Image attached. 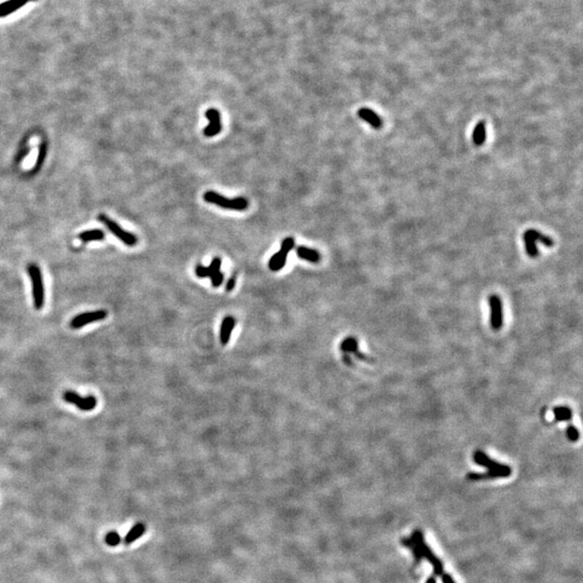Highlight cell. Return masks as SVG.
<instances>
[{
	"instance_id": "1",
	"label": "cell",
	"mask_w": 583,
	"mask_h": 583,
	"mask_svg": "<svg viewBox=\"0 0 583 583\" xmlns=\"http://www.w3.org/2000/svg\"><path fill=\"white\" fill-rule=\"evenodd\" d=\"M203 199L206 202H208V203H213L223 208L236 209V211H243V209L247 208L248 206V201L242 197L228 199L215 191H206L203 194Z\"/></svg>"
},
{
	"instance_id": "2",
	"label": "cell",
	"mask_w": 583,
	"mask_h": 583,
	"mask_svg": "<svg viewBox=\"0 0 583 583\" xmlns=\"http://www.w3.org/2000/svg\"><path fill=\"white\" fill-rule=\"evenodd\" d=\"M410 540L417 547L419 552H420L422 558L425 557L426 559H428V561L432 564L434 573L438 574V576L442 574L443 573V564L440 559L433 554V552L431 551L429 546H428V544L426 543L421 531H415L413 536L410 537Z\"/></svg>"
},
{
	"instance_id": "3",
	"label": "cell",
	"mask_w": 583,
	"mask_h": 583,
	"mask_svg": "<svg viewBox=\"0 0 583 583\" xmlns=\"http://www.w3.org/2000/svg\"><path fill=\"white\" fill-rule=\"evenodd\" d=\"M27 271L30 280H32L34 306L37 310H40L44 304V286L40 268L35 265V263H32V265L28 266Z\"/></svg>"
},
{
	"instance_id": "4",
	"label": "cell",
	"mask_w": 583,
	"mask_h": 583,
	"mask_svg": "<svg viewBox=\"0 0 583 583\" xmlns=\"http://www.w3.org/2000/svg\"><path fill=\"white\" fill-rule=\"evenodd\" d=\"M98 220L100 223H103L105 226L108 228L114 236H116L118 238L120 241L124 244H127L128 246H134L137 243V238L136 236L132 235V233L126 231L124 229H122L118 224L115 223L113 220H111L110 217H107L106 215H99L98 216Z\"/></svg>"
},
{
	"instance_id": "5",
	"label": "cell",
	"mask_w": 583,
	"mask_h": 583,
	"mask_svg": "<svg viewBox=\"0 0 583 583\" xmlns=\"http://www.w3.org/2000/svg\"><path fill=\"white\" fill-rule=\"evenodd\" d=\"M63 399L69 403V404H73L77 408H79L80 410L83 411H89L94 409L97 401L93 395L90 396H85V398H82L79 394H77L74 391H65L63 394Z\"/></svg>"
},
{
	"instance_id": "6",
	"label": "cell",
	"mask_w": 583,
	"mask_h": 583,
	"mask_svg": "<svg viewBox=\"0 0 583 583\" xmlns=\"http://www.w3.org/2000/svg\"><path fill=\"white\" fill-rule=\"evenodd\" d=\"M106 316H107V312L105 310H102V309L95 310V311H90V312L80 313V314H78L77 316H75L71 321V328L74 330L81 329L89 323L104 320Z\"/></svg>"
},
{
	"instance_id": "7",
	"label": "cell",
	"mask_w": 583,
	"mask_h": 583,
	"mask_svg": "<svg viewBox=\"0 0 583 583\" xmlns=\"http://www.w3.org/2000/svg\"><path fill=\"white\" fill-rule=\"evenodd\" d=\"M489 306H491V325L492 329L495 331H498L501 329L503 324V315H502V302L499 296L497 295H492L489 297Z\"/></svg>"
},
{
	"instance_id": "8",
	"label": "cell",
	"mask_w": 583,
	"mask_h": 583,
	"mask_svg": "<svg viewBox=\"0 0 583 583\" xmlns=\"http://www.w3.org/2000/svg\"><path fill=\"white\" fill-rule=\"evenodd\" d=\"M205 117L208 120V126L203 130V134L207 137H213L222 131L221 114L214 108H209L205 113Z\"/></svg>"
},
{
	"instance_id": "9",
	"label": "cell",
	"mask_w": 583,
	"mask_h": 583,
	"mask_svg": "<svg viewBox=\"0 0 583 583\" xmlns=\"http://www.w3.org/2000/svg\"><path fill=\"white\" fill-rule=\"evenodd\" d=\"M512 470L510 466L508 465L507 468L504 469H493V470H488L487 473L485 474H480V473H469L466 478L471 481H480V480H486V479H499V478H509L511 475Z\"/></svg>"
},
{
	"instance_id": "10",
	"label": "cell",
	"mask_w": 583,
	"mask_h": 583,
	"mask_svg": "<svg viewBox=\"0 0 583 583\" xmlns=\"http://www.w3.org/2000/svg\"><path fill=\"white\" fill-rule=\"evenodd\" d=\"M357 116H359V118H361L363 121L370 124V127L373 129L379 130L383 127V120L379 117V115L376 114L374 111L369 110L367 107L360 108V110L357 111Z\"/></svg>"
},
{
	"instance_id": "11",
	"label": "cell",
	"mask_w": 583,
	"mask_h": 583,
	"mask_svg": "<svg viewBox=\"0 0 583 583\" xmlns=\"http://www.w3.org/2000/svg\"><path fill=\"white\" fill-rule=\"evenodd\" d=\"M473 459L475 461L476 464L482 465V466H485L488 470H493V469H504L507 468V464H502L497 462L495 460H493L492 458H489L484 452H482V450H476L475 453L473 455Z\"/></svg>"
},
{
	"instance_id": "12",
	"label": "cell",
	"mask_w": 583,
	"mask_h": 583,
	"mask_svg": "<svg viewBox=\"0 0 583 583\" xmlns=\"http://www.w3.org/2000/svg\"><path fill=\"white\" fill-rule=\"evenodd\" d=\"M222 267V259L220 257H215L209 263L208 267H204L202 265H197L196 267V275L199 278H211L216 272L221 271Z\"/></svg>"
},
{
	"instance_id": "13",
	"label": "cell",
	"mask_w": 583,
	"mask_h": 583,
	"mask_svg": "<svg viewBox=\"0 0 583 583\" xmlns=\"http://www.w3.org/2000/svg\"><path fill=\"white\" fill-rule=\"evenodd\" d=\"M29 2H36V0H8V2L0 4V18L8 17L11 13L18 11Z\"/></svg>"
},
{
	"instance_id": "14",
	"label": "cell",
	"mask_w": 583,
	"mask_h": 583,
	"mask_svg": "<svg viewBox=\"0 0 583 583\" xmlns=\"http://www.w3.org/2000/svg\"><path fill=\"white\" fill-rule=\"evenodd\" d=\"M235 325H236L235 317L228 315L224 319L221 325V333H220V339L222 345L225 346L229 343L232 331L235 329Z\"/></svg>"
},
{
	"instance_id": "15",
	"label": "cell",
	"mask_w": 583,
	"mask_h": 583,
	"mask_svg": "<svg viewBox=\"0 0 583 583\" xmlns=\"http://www.w3.org/2000/svg\"><path fill=\"white\" fill-rule=\"evenodd\" d=\"M296 254L299 258L301 259H305L307 261L310 262H313L316 263L320 261L321 259V255L317 251L312 250V248H309L307 246H298L297 250H296Z\"/></svg>"
},
{
	"instance_id": "16",
	"label": "cell",
	"mask_w": 583,
	"mask_h": 583,
	"mask_svg": "<svg viewBox=\"0 0 583 583\" xmlns=\"http://www.w3.org/2000/svg\"><path fill=\"white\" fill-rule=\"evenodd\" d=\"M286 257H287V254L281 250L277 252L275 255H272V257L269 259V262H268L269 269L274 272L281 270L285 266Z\"/></svg>"
},
{
	"instance_id": "17",
	"label": "cell",
	"mask_w": 583,
	"mask_h": 583,
	"mask_svg": "<svg viewBox=\"0 0 583 583\" xmlns=\"http://www.w3.org/2000/svg\"><path fill=\"white\" fill-rule=\"evenodd\" d=\"M472 138L475 146H482L484 144L486 139V124L484 121H480L476 123L475 128L473 130Z\"/></svg>"
},
{
	"instance_id": "18",
	"label": "cell",
	"mask_w": 583,
	"mask_h": 583,
	"mask_svg": "<svg viewBox=\"0 0 583 583\" xmlns=\"http://www.w3.org/2000/svg\"><path fill=\"white\" fill-rule=\"evenodd\" d=\"M146 531V527L144 524L142 523H138L136 525H134L133 527L131 528L130 532L127 534L126 538H124V543L126 544H131L133 543L134 541H136L141 536H143L145 534Z\"/></svg>"
},
{
	"instance_id": "19",
	"label": "cell",
	"mask_w": 583,
	"mask_h": 583,
	"mask_svg": "<svg viewBox=\"0 0 583 583\" xmlns=\"http://www.w3.org/2000/svg\"><path fill=\"white\" fill-rule=\"evenodd\" d=\"M523 239L525 241V247H526V253L527 255L529 256L532 258H536L537 256L539 255V251L537 248V245H536V241L535 239L529 235V233L527 232V230L524 232L523 235Z\"/></svg>"
},
{
	"instance_id": "20",
	"label": "cell",
	"mask_w": 583,
	"mask_h": 583,
	"mask_svg": "<svg viewBox=\"0 0 583 583\" xmlns=\"http://www.w3.org/2000/svg\"><path fill=\"white\" fill-rule=\"evenodd\" d=\"M105 238L104 231L99 229L94 230H87L83 231L79 235V239L82 242H91V241H102Z\"/></svg>"
},
{
	"instance_id": "21",
	"label": "cell",
	"mask_w": 583,
	"mask_h": 583,
	"mask_svg": "<svg viewBox=\"0 0 583 583\" xmlns=\"http://www.w3.org/2000/svg\"><path fill=\"white\" fill-rule=\"evenodd\" d=\"M556 421H569L572 418V410L568 406H557L553 409Z\"/></svg>"
},
{
	"instance_id": "22",
	"label": "cell",
	"mask_w": 583,
	"mask_h": 583,
	"mask_svg": "<svg viewBox=\"0 0 583 583\" xmlns=\"http://www.w3.org/2000/svg\"><path fill=\"white\" fill-rule=\"evenodd\" d=\"M527 232L529 233V235L535 239L536 242H537V241H540V242H541L542 244L546 245L547 247H552V246L554 245V241L552 240V238H550V237H548V236H546V235H543L542 232H540V231H538V230H536V229H528Z\"/></svg>"
},
{
	"instance_id": "23",
	"label": "cell",
	"mask_w": 583,
	"mask_h": 583,
	"mask_svg": "<svg viewBox=\"0 0 583 583\" xmlns=\"http://www.w3.org/2000/svg\"><path fill=\"white\" fill-rule=\"evenodd\" d=\"M340 350L344 352H352L354 353L357 351V340L354 337H347L344 339L343 343L340 344Z\"/></svg>"
},
{
	"instance_id": "24",
	"label": "cell",
	"mask_w": 583,
	"mask_h": 583,
	"mask_svg": "<svg viewBox=\"0 0 583 583\" xmlns=\"http://www.w3.org/2000/svg\"><path fill=\"white\" fill-rule=\"evenodd\" d=\"M105 540H106V543L108 544V546L116 547V546H118V544L120 543L121 538H120V535H119V534H117L116 532H111V533H108V534L106 535Z\"/></svg>"
},
{
	"instance_id": "25",
	"label": "cell",
	"mask_w": 583,
	"mask_h": 583,
	"mask_svg": "<svg viewBox=\"0 0 583 583\" xmlns=\"http://www.w3.org/2000/svg\"><path fill=\"white\" fill-rule=\"evenodd\" d=\"M566 433H567V438H568V440L571 442H577L580 438V433H579L578 429L572 425H569L568 427H567Z\"/></svg>"
},
{
	"instance_id": "26",
	"label": "cell",
	"mask_w": 583,
	"mask_h": 583,
	"mask_svg": "<svg viewBox=\"0 0 583 583\" xmlns=\"http://www.w3.org/2000/svg\"><path fill=\"white\" fill-rule=\"evenodd\" d=\"M294 246H295V241H294V239H293L292 237H287V238H285V239L282 241L281 248H280V250L283 251V252L286 253V254H289V253L293 250Z\"/></svg>"
},
{
	"instance_id": "27",
	"label": "cell",
	"mask_w": 583,
	"mask_h": 583,
	"mask_svg": "<svg viewBox=\"0 0 583 583\" xmlns=\"http://www.w3.org/2000/svg\"><path fill=\"white\" fill-rule=\"evenodd\" d=\"M45 155H46V144L43 142L40 146V149H39V154H38V158H37V163L35 166V170H38V167L41 166V163L43 162Z\"/></svg>"
},
{
	"instance_id": "28",
	"label": "cell",
	"mask_w": 583,
	"mask_h": 583,
	"mask_svg": "<svg viewBox=\"0 0 583 583\" xmlns=\"http://www.w3.org/2000/svg\"><path fill=\"white\" fill-rule=\"evenodd\" d=\"M209 279H211V283L214 287H219V286H221V284L224 281V275H223L222 271H219Z\"/></svg>"
},
{
	"instance_id": "29",
	"label": "cell",
	"mask_w": 583,
	"mask_h": 583,
	"mask_svg": "<svg viewBox=\"0 0 583 583\" xmlns=\"http://www.w3.org/2000/svg\"><path fill=\"white\" fill-rule=\"evenodd\" d=\"M354 355L357 357V359H360V360H362V361L374 362V360H372V357H369V356H367V355H365V354L361 353L360 351H355V352H354Z\"/></svg>"
},
{
	"instance_id": "30",
	"label": "cell",
	"mask_w": 583,
	"mask_h": 583,
	"mask_svg": "<svg viewBox=\"0 0 583 583\" xmlns=\"http://www.w3.org/2000/svg\"><path fill=\"white\" fill-rule=\"evenodd\" d=\"M441 576H442V582L443 583H456L454 578L448 573H442Z\"/></svg>"
},
{
	"instance_id": "31",
	"label": "cell",
	"mask_w": 583,
	"mask_h": 583,
	"mask_svg": "<svg viewBox=\"0 0 583 583\" xmlns=\"http://www.w3.org/2000/svg\"><path fill=\"white\" fill-rule=\"evenodd\" d=\"M235 285H236V278L232 277L228 280V282L226 284V291L231 292L233 290V287H235Z\"/></svg>"
},
{
	"instance_id": "32",
	"label": "cell",
	"mask_w": 583,
	"mask_h": 583,
	"mask_svg": "<svg viewBox=\"0 0 583 583\" xmlns=\"http://www.w3.org/2000/svg\"><path fill=\"white\" fill-rule=\"evenodd\" d=\"M28 150H29L28 148H25L24 150H23V152H20V154L18 155V162H19L21 159H23V158L25 157V155L28 153Z\"/></svg>"
},
{
	"instance_id": "33",
	"label": "cell",
	"mask_w": 583,
	"mask_h": 583,
	"mask_svg": "<svg viewBox=\"0 0 583 583\" xmlns=\"http://www.w3.org/2000/svg\"><path fill=\"white\" fill-rule=\"evenodd\" d=\"M344 362H345V363H346V364H347V365H351V364H352V362H351V360H349V357H348V355H345V356H344Z\"/></svg>"
},
{
	"instance_id": "34",
	"label": "cell",
	"mask_w": 583,
	"mask_h": 583,
	"mask_svg": "<svg viewBox=\"0 0 583 583\" xmlns=\"http://www.w3.org/2000/svg\"><path fill=\"white\" fill-rule=\"evenodd\" d=\"M426 583H437V580H435L433 577H431V578H429V579L427 580Z\"/></svg>"
}]
</instances>
